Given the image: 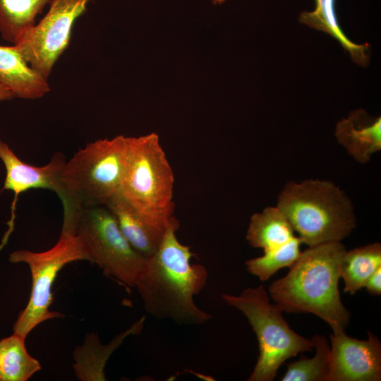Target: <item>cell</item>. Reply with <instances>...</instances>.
Listing matches in <instances>:
<instances>
[{
    "instance_id": "cell-18",
    "label": "cell",
    "mask_w": 381,
    "mask_h": 381,
    "mask_svg": "<svg viewBox=\"0 0 381 381\" xmlns=\"http://www.w3.org/2000/svg\"><path fill=\"white\" fill-rule=\"evenodd\" d=\"M52 0H0V34L16 44L36 23L37 16Z\"/></svg>"
},
{
    "instance_id": "cell-20",
    "label": "cell",
    "mask_w": 381,
    "mask_h": 381,
    "mask_svg": "<svg viewBox=\"0 0 381 381\" xmlns=\"http://www.w3.org/2000/svg\"><path fill=\"white\" fill-rule=\"evenodd\" d=\"M311 340L315 349L312 358L301 356L300 358L287 364V370L282 381H326L329 369L330 346L322 335L315 334Z\"/></svg>"
},
{
    "instance_id": "cell-6",
    "label": "cell",
    "mask_w": 381,
    "mask_h": 381,
    "mask_svg": "<svg viewBox=\"0 0 381 381\" xmlns=\"http://www.w3.org/2000/svg\"><path fill=\"white\" fill-rule=\"evenodd\" d=\"M222 300L243 313L256 334L259 356L248 381H272L282 364L300 353L312 351L313 341L295 332L277 304H272L262 285L239 295L222 294Z\"/></svg>"
},
{
    "instance_id": "cell-19",
    "label": "cell",
    "mask_w": 381,
    "mask_h": 381,
    "mask_svg": "<svg viewBox=\"0 0 381 381\" xmlns=\"http://www.w3.org/2000/svg\"><path fill=\"white\" fill-rule=\"evenodd\" d=\"M25 337L13 333L0 340V381H27L40 370L25 347Z\"/></svg>"
},
{
    "instance_id": "cell-21",
    "label": "cell",
    "mask_w": 381,
    "mask_h": 381,
    "mask_svg": "<svg viewBox=\"0 0 381 381\" xmlns=\"http://www.w3.org/2000/svg\"><path fill=\"white\" fill-rule=\"evenodd\" d=\"M301 243L299 238L296 236L281 248L248 260L246 262L247 271L261 281L267 280L280 269L289 267L296 261L301 252Z\"/></svg>"
},
{
    "instance_id": "cell-9",
    "label": "cell",
    "mask_w": 381,
    "mask_h": 381,
    "mask_svg": "<svg viewBox=\"0 0 381 381\" xmlns=\"http://www.w3.org/2000/svg\"><path fill=\"white\" fill-rule=\"evenodd\" d=\"M90 1L52 0L42 19L13 44L30 67L46 80L67 49L73 25Z\"/></svg>"
},
{
    "instance_id": "cell-16",
    "label": "cell",
    "mask_w": 381,
    "mask_h": 381,
    "mask_svg": "<svg viewBox=\"0 0 381 381\" xmlns=\"http://www.w3.org/2000/svg\"><path fill=\"white\" fill-rule=\"evenodd\" d=\"M315 3L314 11L302 12L299 16V21L330 35L349 52L354 63L361 66H367L370 61V44H356L345 35L336 16L335 0H315Z\"/></svg>"
},
{
    "instance_id": "cell-1",
    "label": "cell",
    "mask_w": 381,
    "mask_h": 381,
    "mask_svg": "<svg viewBox=\"0 0 381 381\" xmlns=\"http://www.w3.org/2000/svg\"><path fill=\"white\" fill-rule=\"evenodd\" d=\"M179 222L171 218L162 242L147 258L135 287L147 313L158 319H170L181 325H202L212 315L199 308L193 301L205 286L206 268L192 264L194 254L176 237Z\"/></svg>"
},
{
    "instance_id": "cell-12",
    "label": "cell",
    "mask_w": 381,
    "mask_h": 381,
    "mask_svg": "<svg viewBox=\"0 0 381 381\" xmlns=\"http://www.w3.org/2000/svg\"><path fill=\"white\" fill-rule=\"evenodd\" d=\"M335 136L356 162L367 163L381 150V118L361 109L352 111L337 123Z\"/></svg>"
},
{
    "instance_id": "cell-24",
    "label": "cell",
    "mask_w": 381,
    "mask_h": 381,
    "mask_svg": "<svg viewBox=\"0 0 381 381\" xmlns=\"http://www.w3.org/2000/svg\"><path fill=\"white\" fill-rule=\"evenodd\" d=\"M225 0H212V2L214 4H222Z\"/></svg>"
},
{
    "instance_id": "cell-17",
    "label": "cell",
    "mask_w": 381,
    "mask_h": 381,
    "mask_svg": "<svg viewBox=\"0 0 381 381\" xmlns=\"http://www.w3.org/2000/svg\"><path fill=\"white\" fill-rule=\"evenodd\" d=\"M381 267V244L370 243L344 253L339 267L344 291L353 295L364 287L370 276Z\"/></svg>"
},
{
    "instance_id": "cell-14",
    "label": "cell",
    "mask_w": 381,
    "mask_h": 381,
    "mask_svg": "<svg viewBox=\"0 0 381 381\" xmlns=\"http://www.w3.org/2000/svg\"><path fill=\"white\" fill-rule=\"evenodd\" d=\"M0 82L22 99H39L50 91L48 80L30 67L14 45H0Z\"/></svg>"
},
{
    "instance_id": "cell-3",
    "label": "cell",
    "mask_w": 381,
    "mask_h": 381,
    "mask_svg": "<svg viewBox=\"0 0 381 381\" xmlns=\"http://www.w3.org/2000/svg\"><path fill=\"white\" fill-rule=\"evenodd\" d=\"M277 207L302 243L308 246L341 241L356 226L351 200L328 181L287 183L278 196Z\"/></svg>"
},
{
    "instance_id": "cell-23",
    "label": "cell",
    "mask_w": 381,
    "mask_h": 381,
    "mask_svg": "<svg viewBox=\"0 0 381 381\" xmlns=\"http://www.w3.org/2000/svg\"><path fill=\"white\" fill-rule=\"evenodd\" d=\"M13 92L0 82V102L14 98Z\"/></svg>"
},
{
    "instance_id": "cell-5",
    "label": "cell",
    "mask_w": 381,
    "mask_h": 381,
    "mask_svg": "<svg viewBox=\"0 0 381 381\" xmlns=\"http://www.w3.org/2000/svg\"><path fill=\"white\" fill-rule=\"evenodd\" d=\"M174 176L155 133L128 137L122 196L153 227L164 232L174 216Z\"/></svg>"
},
{
    "instance_id": "cell-15",
    "label": "cell",
    "mask_w": 381,
    "mask_h": 381,
    "mask_svg": "<svg viewBox=\"0 0 381 381\" xmlns=\"http://www.w3.org/2000/svg\"><path fill=\"white\" fill-rule=\"evenodd\" d=\"M295 236L289 222L276 206L251 216L246 238L252 247L267 253L281 248Z\"/></svg>"
},
{
    "instance_id": "cell-13",
    "label": "cell",
    "mask_w": 381,
    "mask_h": 381,
    "mask_svg": "<svg viewBox=\"0 0 381 381\" xmlns=\"http://www.w3.org/2000/svg\"><path fill=\"white\" fill-rule=\"evenodd\" d=\"M105 206L114 217L123 236L135 250L146 258L155 253L164 232L151 226L120 192L113 195Z\"/></svg>"
},
{
    "instance_id": "cell-22",
    "label": "cell",
    "mask_w": 381,
    "mask_h": 381,
    "mask_svg": "<svg viewBox=\"0 0 381 381\" xmlns=\"http://www.w3.org/2000/svg\"><path fill=\"white\" fill-rule=\"evenodd\" d=\"M372 295L381 294V267L377 269L367 279L364 287Z\"/></svg>"
},
{
    "instance_id": "cell-2",
    "label": "cell",
    "mask_w": 381,
    "mask_h": 381,
    "mask_svg": "<svg viewBox=\"0 0 381 381\" xmlns=\"http://www.w3.org/2000/svg\"><path fill=\"white\" fill-rule=\"evenodd\" d=\"M346 250L341 241L309 246L284 277L271 284L270 297L283 311L312 313L327 323L332 332L345 331L350 313L341 302L339 281Z\"/></svg>"
},
{
    "instance_id": "cell-11",
    "label": "cell",
    "mask_w": 381,
    "mask_h": 381,
    "mask_svg": "<svg viewBox=\"0 0 381 381\" xmlns=\"http://www.w3.org/2000/svg\"><path fill=\"white\" fill-rule=\"evenodd\" d=\"M368 339L349 337L345 331L330 334V362L326 381H380L381 343L368 332Z\"/></svg>"
},
{
    "instance_id": "cell-10",
    "label": "cell",
    "mask_w": 381,
    "mask_h": 381,
    "mask_svg": "<svg viewBox=\"0 0 381 381\" xmlns=\"http://www.w3.org/2000/svg\"><path fill=\"white\" fill-rule=\"evenodd\" d=\"M0 159L6 171L3 189L11 190L14 193L9 229L3 238L0 246L1 248L13 229L16 204L20 194L33 188L51 190L60 198L64 212L68 210L69 202L61 181V172L66 162L61 152H55L46 165L35 167L20 160L8 145L0 140Z\"/></svg>"
},
{
    "instance_id": "cell-8",
    "label": "cell",
    "mask_w": 381,
    "mask_h": 381,
    "mask_svg": "<svg viewBox=\"0 0 381 381\" xmlns=\"http://www.w3.org/2000/svg\"><path fill=\"white\" fill-rule=\"evenodd\" d=\"M75 234L81 241L89 261L97 264L107 276L135 287L147 258L126 239L105 205L81 209Z\"/></svg>"
},
{
    "instance_id": "cell-4",
    "label": "cell",
    "mask_w": 381,
    "mask_h": 381,
    "mask_svg": "<svg viewBox=\"0 0 381 381\" xmlns=\"http://www.w3.org/2000/svg\"><path fill=\"white\" fill-rule=\"evenodd\" d=\"M128 153V137L118 135L92 142L66 162L61 181L69 205L62 227L73 229L81 209L105 205L119 192Z\"/></svg>"
},
{
    "instance_id": "cell-7",
    "label": "cell",
    "mask_w": 381,
    "mask_h": 381,
    "mask_svg": "<svg viewBox=\"0 0 381 381\" xmlns=\"http://www.w3.org/2000/svg\"><path fill=\"white\" fill-rule=\"evenodd\" d=\"M8 259L13 263L27 264L32 275L28 303L18 315L13 328V333L26 338L40 323L64 316L49 309L54 299V282L64 266L75 261H89V258L75 234L61 231L58 241L50 249L43 252L18 250L11 253Z\"/></svg>"
}]
</instances>
